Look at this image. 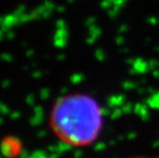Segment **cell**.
I'll use <instances>...</instances> for the list:
<instances>
[{"mask_svg": "<svg viewBox=\"0 0 159 158\" xmlns=\"http://www.w3.org/2000/svg\"><path fill=\"white\" fill-rule=\"evenodd\" d=\"M100 101L84 92H72L59 97L48 114V127L64 145L89 148L100 140L106 124Z\"/></svg>", "mask_w": 159, "mask_h": 158, "instance_id": "obj_1", "label": "cell"}, {"mask_svg": "<svg viewBox=\"0 0 159 158\" xmlns=\"http://www.w3.org/2000/svg\"><path fill=\"white\" fill-rule=\"evenodd\" d=\"M22 143L15 137H5L0 143L1 153L6 158H16L22 153Z\"/></svg>", "mask_w": 159, "mask_h": 158, "instance_id": "obj_2", "label": "cell"}, {"mask_svg": "<svg viewBox=\"0 0 159 158\" xmlns=\"http://www.w3.org/2000/svg\"><path fill=\"white\" fill-rule=\"evenodd\" d=\"M130 158H159V157H154V156H134V157H130Z\"/></svg>", "mask_w": 159, "mask_h": 158, "instance_id": "obj_3", "label": "cell"}]
</instances>
